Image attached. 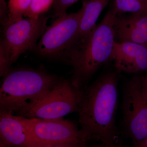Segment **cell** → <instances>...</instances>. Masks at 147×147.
Instances as JSON below:
<instances>
[{"label": "cell", "instance_id": "obj_1", "mask_svg": "<svg viewBox=\"0 0 147 147\" xmlns=\"http://www.w3.org/2000/svg\"><path fill=\"white\" fill-rule=\"evenodd\" d=\"M119 78L120 72L116 69H109L82 91L78 123L86 142L100 141L106 146H115Z\"/></svg>", "mask_w": 147, "mask_h": 147}, {"label": "cell", "instance_id": "obj_2", "mask_svg": "<svg viewBox=\"0 0 147 147\" xmlns=\"http://www.w3.org/2000/svg\"><path fill=\"white\" fill-rule=\"evenodd\" d=\"M115 15L109 9L99 24L86 36L78 40L63 61L72 67L70 81L82 91L102 66L111 61L115 40Z\"/></svg>", "mask_w": 147, "mask_h": 147}, {"label": "cell", "instance_id": "obj_3", "mask_svg": "<svg viewBox=\"0 0 147 147\" xmlns=\"http://www.w3.org/2000/svg\"><path fill=\"white\" fill-rule=\"evenodd\" d=\"M60 79L42 70L11 69L0 88V110L18 113L41 99Z\"/></svg>", "mask_w": 147, "mask_h": 147}, {"label": "cell", "instance_id": "obj_4", "mask_svg": "<svg viewBox=\"0 0 147 147\" xmlns=\"http://www.w3.org/2000/svg\"><path fill=\"white\" fill-rule=\"evenodd\" d=\"M82 91L60 79L41 99L16 114L27 118L55 119L78 112Z\"/></svg>", "mask_w": 147, "mask_h": 147}, {"label": "cell", "instance_id": "obj_5", "mask_svg": "<svg viewBox=\"0 0 147 147\" xmlns=\"http://www.w3.org/2000/svg\"><path fill=\"white\" fill-rule=\"evenodd\" d=\"M143 77L134 75L123 87L122 125L133 144L147 137V93L143 89Z\"/></svg>", "mask_w": 147, "mask_h": 147}, {"label": "cell", "instance_id": "obj_6", "mask_svg": "<svg viewBox=\"0 0 147 147\" xmlns=\"http://www.w3.org/2000/svg\"><path fill=\"white\" fill-rule=\"evenodd\" d=\"M82 13L81 7L77 12L67 13L55 19L40 38L36 51L42 57L63 60L79 39Z\"/></svg>", "mask_w": 147, "mask_h": 147}, {"label": "cell", "instance_id": "obj_7", "mask_svg": "<svg viewBox=\"0 0 147 147\" xmlns=\"http://www.w3.org/2000/svg\"><path fill=\"white\" fill-rule=\"evenodd\" d=\"M47 19L45 14L38 19L23 18L2 26V39L9 50L11 64L23 53L35 50L38 40L47 29Z\"/></svg>", "mask_w": 147, "mask_h": 147}, {"label": "cell", "instance_id": "obj_8", "mask_svg": "<svg viewBox=\"0 0 147 147\" xmlns=\"http://www.w3.org/2000/svg\"><path fill=\"white\" fill-rule=\"evenodd\" d=\"M21 117L32 138L41 146L87 142L74 121L63 118L42 119Z\"/></svg>", "mask_w": 147, "mask_h": 147}, {"label": "cell", "instance_id": "obj_9", "mask_svg": "<svg viewBox=\"0 0 147 147\" xmlns=\"http://www.w3.org/2000/svg\"><path fill=\"white\" fill-rule=\"evenodd\" d=\"M111 61L120 73L137 74L147 71V45L115 42Z\"/></svg>", "mask_w": 147, "mask_h": 147}, {"label": "cell", "instance_id": "obj_10", "mask_svg": "<svg viewBox=\"0 0 147 147\" xmlns=\"http://www.w3.org/2000/svg\"><path fill=\"white\" fill-rule=\"evenodd\" d=\"M33 139L21 116L0 110V147L42 146Z\"/></svg>", "mask_w": 147, "mask_h": 147}, {"label": "cell", "instance_id": "obj_11", "mask_svg": "<svg viewBox=\"0 0 147 147\" xmlns=\"http://www.w3.org/2000/svg\"><path fill=\"white\" fill-rule=\"evenodd\" d=\"M113 29L116 42L147 45V14L129 13L115 16Z\"/></svg>", "mask_w": 147, "mask_h": 147}, {"label": "cell", "instance_id": "obj_12", "mask_svg": "<svg viewBox=\"0 0 147 147\" xmlns=\"http://www.w3.org/2000/svg\"><path fill=\"white\" fill-rule=\"evenodd\" d=\"M82 1L83 13L79 26V39L86 36L96 26L98 17L111 0Z\"/></svg>", "mask_w": 147, "mask_h": 147}, {"label": "cell", "instance_id": "obj_13", "mask_svg": "<svg viewBox=\"0 0 147 147\" xmlns=\"http://www.w3.org/2000/svg\"><path fill=\"white\" fill-rule=\"evenodd\" d=\"M110 9L115 16L126 13L147 14L146 0H111Z\"/></svg>", "mask_w": 147, "mask_h": 147}, {"label": "cell", "instance_id": "obj_14", "mask_svg": "<svg viewBox=\"0 0 147 147\" xmlns=\"http://www.w3.org/2000/svg\"><path fill=\"white\" fill-rule=\"evenodd\" d=\"M32 1L9 0L7 3L9 20L6 24L16 22L23 18L28 9Z\"/></svg>", "mask_w": 147, "mask_h": 147}, {"label": "cell", "instance_id": "obj_15", "mask_svg": "<svg viewBox=\"0 0 147 147\" xmlns=\"http://www.w3.org/2000/svg\"><path fill=\"white\" fill-rule=\"evenodd\" d=\"M55 0H32L25 14L26 18L38 19L51 9Z\"/></svg>", "mask_w": 147, "mask_h": 147}, {"label": "cell", "instance_id": "obj_16", "mask_svg": "<svg viewBox=\"0 0 147 147\" xmlns=\"http://www.w3.org/2000/svg\"><path fill=\"white\" fill-rule=\"evenodd\" d=\"M10 54L8 48L6 46L3 39L0 42V75L1 77L5 76L11 69Z\"/></svg>", "mask_w": 147, "mask_h": 147}, {"label": "cell", "instance_id": "obj_17", "mask_svg": "<svg viewBox=\"0 0 147 147\" xmlns=\"http://www.w3.org/2000/svg\"><path fill=\"white\" fill-rule=\"evenodd\" d=\"M80 0H55L51 9L54 19L67 13L69 7Z\"/></svg>", "mask_w": 147, "mask_h": 147}, {"label": "cell", "instance_id": "obj_18", "mask_svg": "<svg viewBox=\"0 0 147 147\" xmlns=\"http://www.w3.org/2000/svg\"><path fill=\"white\" fill-rule=\"evenodd\" d=\"M0 19L2 26L6 25L8 22L9 13L7 4L5 0H0Z\"/></svg>", "mask_w": 147, "mask_h": 147}, {"label": "cell", "instance_id": "obj_19", "mask_svg": "<svg viewBox=\"0 0 147 147\" xmlns=\"http://www.w3.org/2000/svg\"><path fill=\"white\" fill-rule=\"evenodd\" d=\"M86 142H82L80 143H67V144L34 147H86Z\"/></svg>", "mask_w": 147, "mask_h": 147}, {"label": "cell", "instance_id": "obj_20", "mask_svg": "<svg viewBox=\"0 0 147 147\" xmlns=\"http://www.w3.org/2000/svg\"><path fill=\"white\" fill-rule=\"evenodd\" d=\"M133 144V147H147V137L140 142Z\"/></svg>", "mask_w": 147, "mask_h": 147}, {"label": "cell", "instance_id": "obj_21", "mask_svg": "<svg viewBox=\"0 0 147 147\" xmlns=\"http://www.w3.org/2000/svg\"><path fill=\"white\" fill-rule=\"evenodd\" d=\"M143 87L144 90L147 93V74L146 76L143 77Z\"/></svg>", "mask_w": 147, "mask_h": 147}, {"label": "cell", "instance_id": "obj_22", "mask_svg": "<svg viewBox=\"0 0 147 147\" xmlns=\"http://www.w3.org/2000/svg\"><path fill=\"white\" fill-rule=\"evenodd\" d=\"M94 147H120L119 146H114L110 147V146H104V145L102 144H101V145H97V146H95Z\"/></svg>", "mask_w": 147, "mask_h": 147}, {"label": "cell", "instance_id": "obj_23", "mask_svg": "<svg viewBox=\"0 0 147 147\" xmlns=\"http://www.w3.org/2000/svg\"><path fill=\"white\" fill-rule=\"evenodd\" d=\"M146 1H147V0H146Z\"/></svg>", "mask_w": 147, "mask_h": 147}]
</instances>
